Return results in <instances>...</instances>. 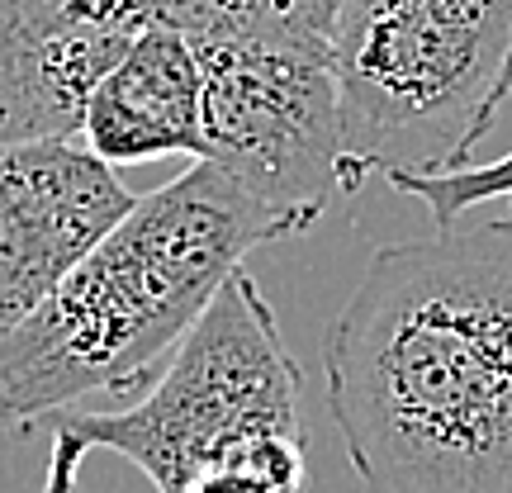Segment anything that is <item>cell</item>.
I'll return each mask as SVG.
<instances>
[{"label":"cell","instance_id":"52a82bcc","mask_svg":"<svg viewBox=\"0 0 512 493\" xmlns=\"http://www.w3.org/2000/svg\"><path fill=\"white\" fill-rule=\"evenodd\" d=\"M138 34L119 0H10L0 10V143H81L95 86Z\"/></svg>","mask_w":512,"mask_h":493},{"label":"cell","instance_id":"5b68a950","mask_svg":"<svg viewBox=\"0 0 512 493\" xmlns=\"http://www.w3.org/2000/svg\"><path fill=\"white\" fill-rule=\"evenodd\" d=\"M200 162L256 195L290 233H313L342 195V100L332 48L261 19L200 43Z\"/></svg>","mask_w":512,"mask_h":493},{"label":"cell","instance_id":"6da1fadb","mask_svg":"<svg viewBox=\"0 0 512 493\" xmlns=\"http://www.w3.org/2000/svg\"><path fill=\"white\" fill-rule=\"evenodd\" d=\"M323 370L366 493H512V214L380 247Z\"/></svg>","mask_w":512,"mask_h":493},{"label":"cell","instance_id":"277c9868","mask_svg":"<svg viewBox=\"0 0 512 493\" xmlns=\"http://www.w3.org/2000/svg\"><path fill=\"white\" fill-rule=\"evenodd\" d=\"M342 195L475 162L512 100V0H347L332 29Z\"/></svg>","mask_w":512,"mask_h":493},{"label":"cell","instance_id":"3957f363","mask_svg":"<svg viewBox=\"0 0 512 493\" xmlns=\"http://www.w3.org/2000/svg\"><path fill=\"white\" fill-rule=\"evenodd\" d=\"M299 399L304 375L280 318L256 275L238 266L147 380L143 399L114 413L67 408L48 418L53 451L43 493H76L81 465L95 451L143 470L157 493H185L200 475L242 460L309 465Z\"/></svg>","mask_w":512,"mask_h":493},{"label":"cell","instance_id":"30bf717a","mask_svg":"<svg viewBox=\"0 0 512 493\" xmlns=\"http://www.w3.org/2000/svg\"><path fill=\"white\" fill-rule=\"evenodd\" d=\"M119 5L138 29H171L185 34L195 48L271 19L266 0H119Z\"/></svg>","mask_w":512,"mask_h":493},{"label":"cell","instance_id":"9c48e42d","mask_svg":"<svg viewBox=\"0 0 512 493\" xmlns=\"http://www.w3.org/2000/svg\"><path fill=\"white\" fill-rule=\"evenodd\" d=\"M394 190L408 195V200H422L427 214L437 228L456 223L460 214H470L489 200H508L512 214V152L494 157V162H470L460 171H446V176H394Z\"/></svg>","mask_w":512,"mask_h":493},{"label":"cell","instance_id":"8fae6325","mask_svg":"<svg viewBox=\"0 0 512 493\" xmlns=\"http://www.w3.org/2000/svg\"><path fill=\"white\" fill-rule=\"evenodd\" d=\"M185 493H309V465H271V460H242L200 475Z\"/></svg>","mask_w":512,"mask_h":493},{"label":"cell","instance_id":"8992f818","mask_svg":"<svg viewBox=\"0 0 512 493\" xmlns=\"http://www.w3.org/2000/svg\"><path fill=\"white\" fill-rule=\"evenodd\" d=\"M133 190L86 143H0V337L133 209Z\"/></svg>","mask_w":512,"mask_h":493},{"label":"cell","instance_id":"7c38bea8","mask_svg":"<svg viewBox=\"0 0 512 493\" xmlns=\"http://www.w3.org/2000/svg\"><path fill=\"white\" fill-rule=\"evenodd\" d=\"M347 10V0H266V15L290 29V34L309 38V43H328L332 48V29Z\"/></svg>","mask_w":512,"mask_h":493},{"label":"cell","instance_id":"7a4b0ae2","mask_svg":"<svg viewBox=\"0 0 512 493\" xmlns=\"http://www.w3.org/2000/svg\"><path fill=\"white\" fill-rule=\"evenodd\" d=\"M290 223L214 162L133 200L72 271L0 337V427H38L95 394L152 380L223 280Z\"/></svg>","mask_w":512,"mask_h":493},{"label":"cell","instance_id":"ba28073f","mask_svg":"<svg viewBox=\"0 0 512 493\" xmlns=\"http://www.w3.org/2000/svg\"><path fill=\"white\" fill-rule=\"evenodd\" d=\"M200 53L185 34L143 29L95 86L81 143L100 162L200 157Z\"/></svg>","mask_w":512,"mask_h":493}]
</instances>
